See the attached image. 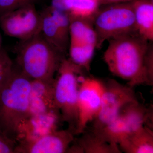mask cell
Listing matches in <instances>:
<instances>
[{
  "label": "cell",
  "instance_id": "1",
  "mask_svg": "<svg viewBox=\"0 0 153 153\" xmlns=\"http://www.w3.org/2000/svg\"><path fill=\"white\" fill-rule=\"evenodd\" d=\"M108 41L103 59L110 71L134 88L138 85H150L146 61L152 42L146 40L137 32Z\"/></svg>",
  "mask_w": 153,
  "mask_h": 153
},
{
  "label": "cell",
  "instance_id": "2",
  "mask_svg": "<svg viewBox=\"0 0 153 153\" xmlns=\"http://www.w3.org/2000/svg\"><path fill=\"white\" fill-rule=\"evenodd\" d=\"M65 57L49 44L41 33L20 41L16 48L17 67L32 80L54 79Z\"/></svg>",
  "mask_w": 153,
  "mask_h": 153
},
{
  "label": "cell",
  "instance_id": "3",
  "mask_svg": "<svg viewBox=\"0 0 153 153\" xmlns=\"http://www.w3.org/2000/svg\"><path fill=\"white\" fill-rule=\"evenodd\" d=\"M31 81L15 66L10 79L0 91V128L16 141L19 126L29 116Z\"/></svg>",
  "mask_w": 153,
  "mask_h": 153
},
{
  "label": "cell",
  "instance_id": "4",
  "mask_svg": "<svg viewBox=\"0 0 153 153\" xmlns=\"http://www.w3.org/2000/svg\"><path fill=\"white\" fill-rule=\"evenodd\" d=\"M85 71L69 58H63L54 81L55 105L61 120L68 124V128L75 135L78 115L77 100L80 81Z\"/></svg>",
  "mask_w": 153,
  "mask_h": 153
},
{
  "label": "cell",
  "instance_id": "5",
  "mask_svg": "<svg viewBox=\"0 0 153 153\" xmlns=\"http://www.w3.org/2000/svg\"><path fill=\"white\" fill-rule=\"evenodd\" d=\"M95 15L93 25L97 38V49L106 41L137 33L131 2L103 5Z\"/></svg>",
  "mask_w": 153,
  "mask_h": 153
},
{
  "label": "cell",
  "instance_id": "6",
  "mask_svg": "<svg viewBox=\"0 0 153 153\" xmlns=\"http://www.w3.org/2000/svg\"><path fill=\"white\" fill-rule=\"evenodd\" d=\"M137 100L134 88L115 79L104 82V90L98 114L92 122L93 130H98L117 117L124 107Z\"/></svg>",
  "mask_w": 153,
  "mask_h": 153
},
{
  "label": "cell",
  "instance_id": "7",
  "mask_svg": "<svg viewBox=\"0 0 153 153\" xmlns=\"http://www.w3.org/2000/svg\"><path fill=\"white\" fill-rule=\"evenodd\" d=\"M40 13L34 4L28 5L0 16V27L10 37L25 41L41 33Z\"/></svg>",
  "mask_w": 153,
  "mask_h": 153
},
{
  "label": "cell",
  "instance_id": "8",
  "mask_svg": "<svg viewBox=\"0 0 153 153\" xmlns=\"http://www.w3.org/2000/svg\"><path fill=\"white\" fill-rule=\"evenodd\" d=\"M104 82L93 76H82L77 100L78 120L75 135L85 131L88 125L98 114L104 90Z\"/></svg>",
  "mask_w": 153,
  "mask_h": 153
},
{
  "label": "cell",
  "instance_id": "9",
  "mask_svg": "<svg viewBox=\"0 0 153 153\" xmlns=\"http://www.w3.org/2000/svg\"><path fill=\"white\" fill-rule=\"evenodd\" d=\"M40 14L41 35L52 47L66 55L70 42V19L68 13L49 6Z\"/></svg>",
  "mask_w": 153,
  "mask_h": 153
},
{
  "label": "cell",
  "instance_id": "10",
  "mask_svg": "<svg viewBox=\"0 0 153 153\" xmlns=\"http://www.w3.org/2000/svg\"><path fill=\"white\" fill-rule=\"evenodd\" d=\"M74 136L68 128L57 129L32 141L19 142L15 153H67L74 139Z\"/></svg>",
  "mask_w": 153,
  "mask_h": 153
},
{
  "label": "cell",
  "instance_id": "11",
  "mask_svg": "<svg viewBox=\"0 0 153 153\" xmlns=\"http://www.w3.org/2000/svg\"><path fill=\"white\" fill-rule=\"evenodd\" d=\"M60 112L52 111L30 116L19 126L17 142L32 141L58 129Z\"/></svg>",
  "mask_w": 153,
  "mask_h": 153
},
{
  "label": "cell",
  "instance_id": "12",
  "mask_svg": "<svg viewBox=\"0 0 153 153\" xmlns=\"http://www.w3.org/2000/svg\"><path fill=\"white\" fill-rule=\"evenodd\" d=\"M54 81L55 78L32 80L29 116L52 111L59 112L54 98Z\"/></svg>",
  "mask_w": 153,
  "mask_h": 153
},
{
  "label": "cell",
  "instance_id": "13",
  "mask_svg": "<svg viewBox=\"0 0 153 153\" xmlns=\"http://www.w3.org/2000/svg\"><path fill=\"white\" fill-rule=\"evenodd\" d=\"M77 139H74L67 153H120L118 146L111 144L93 130L84 131Z\"/></svg>",
  "mask_w": 153,
  "mask_h": 153
},
{
  "label": "cell",
  "instance_id": "14",
  "mask_svg": "<svg viewBox=\"0 0 153 153\" xmlns=\"http://www.w3.org/2000/svg\"><path fill=\"white\" fill-rule=\"evenodd\" d=\"M137 32L150 42L153 41V0H134L131 2Z\"/></svg>",
  "mask_w": 153,
  "mask_h": 153
},
{
  "label": "cell",
  "instance_id": "15",
  "mask_svg": "<svg viewBox=\"0 0 153 153\" xmlns=\"http://www.w3.org/2000/svg\"><path fill=\"white\" fill-rule=\"evenodd\" d=\"M122 152L153 153L152 128L145 126L128 135L118 145Z\"/></svg>",
  "mask_w": 153,
  "mask_h": 153
},
{
  "label": "cell",
  "instance_id": "16",
  "mask_svg": "<svg viewBox=\"0 0 153 153\" xmlns=\"http://www.w3.org/2000/svg\"><path fill=\"white\" fill-rule=\"evenodd\" d=\"M120 114L125 120L131 133L145 126L153 129L152 110L141 104L138 100L126 105Z\"/></svg>",
  "mask_w": 153,
  "mask_h": 153
},
{
  "label": "cell",
  "instance_id": "17",
  "mask_svg": "<svg viewBox=\"0 0 153 153\" xmlns=\"http://www.w3.org/2000/svg\"><path fill=\"white\" fill-rule=\"evenodd\" d=\"M70 42L97 46L93 20L70 18Z\"/></svg>",
  "mask_w": 153,
  "mask_h": 153
},
{
  "label": "cell",
  "instance_id": "18",
  "mask_svg": "<svg viewBox=\"0 0 153 153\" xmlns=\"http://www.w3.org/2000/svg\"><path fill=\"white\" fill-rule=\"evenodd\" d=\"M93 130L107 142L118 146L131 133L128 124L120 114L113 120L98 130Z\"/></svg>",
  "mask_w": 153,
  "mask_h": 153
},
{
  "label": "cell",
  "instance_id": "19",
  "mask_svg": "<svg viewBox=\"0 0 153 153\" xmlns=\"http://www.w3.org/2000/svg\"><path fill=\"white\" fill-rule=\"evenodd\" d=\"M96 47L88 44L69 42V59L80 68L89 72Z\"/></svg>",
  "mask_w": 153,
  "mask_h": 153
},
{
  "label": "cell",
  "instance_id": "20",
  "mask_svg": "<svg viewBox=\"0 0 153 153\" xmlns=\"http://www.w3.org/2000/svg\"><path fill=\"white\" fill-rule=\"evenodd\" d=\"M100 7L99 0H74L68 15L70 18L93 21Z\"/></svg>",
  "mask_w": 153,
  "mask_h": 153
},
{
  "label": "cell",
  "instance_id": "21",
  "mask_svg": "<svg viewBox=\"0 0 153 153\" xmlns=\"http://www.w3.org/2000/svg\"><path fill=\"white\" fill-rule=\"evenodd\" d=\"M15 66L7 52L0 50V91L10 79Z\"/></svg>",
  "mask_w": 153,
  "mask_h": 153
},
{
  "label": "cell",
  "instance_id": "22",
  "mask_svg": "<svg viewBox=\"0 0 153 153\" xmlns=\"http://www.w3.org/2000/svg\"><path fill=\"white\" fill-rule=\"evenodd\" d=\"M37 0H0V16L10 11L28 5L34 4Z\"/></svg>",
  "mask_w": 153,
  "mask_h": 153
},
{
  "label": "cell",
  "instance_id": "23",
  "mask_svg": "<svg viewBox=\"0 0 153 153\" xmlns=\"http://www.w3.org/2000/svg\"><path fill=\"white\" fill-rule=\"evenodd\" d=\"M17 145V141L9 136L0 128V153H15Z\"/></svg>",
  "mask_w": 153,
  "mask_h": 153
},
{
  "label": "cell",
  "instance_id": "24",
  "mask_svg": "<svg viewBox=\"0 0 153 153\" xmlns=\"http://www.w3.org/2000/svg\"><path fill=\"white\" fill-rule=\"evenodd\" d=\"M74 0H51L50 6L53 8L69 13Z\"/></svg>",
  "mask_w": 153,
  "mask_h": 153
},
{
  "label": "cell",
  "instance_id": "25",
  "mask_svg": "<svg viewBox=\"0 0 153 153\" xmlns=\"http://www.w3.org/2000/svg\"><path fill=\"white\" fill-rule=\"evenodd\" d=\"M134 0H99L100 6L117 3L131 2Z\"/></svg>",
  "mask_w": 153,
  "mask_h": 153
},
{
  "label": "cell",
  "instance_id": "26",
  "mask_svg": "<svg viewBox=\"0 0 153 153\" xmlns=\"http://www.w3.org/2000/svg\"><path fill=\"white\" fill-rule=\"evenodd\" d=\"M1 38H0V50H1Z\"/></svg>",
  "mask_w": 153,
  "mask_h": 153
}]
</instances>
